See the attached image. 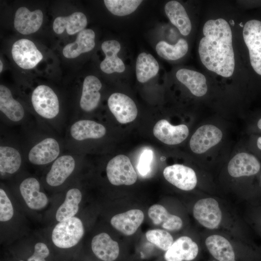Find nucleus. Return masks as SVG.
<instances>
[{"label": "nucleus", "instance_id": "1a4fd4ad", "mask_svg": "<svg viewBox=\"0 0 261 261\" xmlns=\"http://www.w3.org/2000/svg\"><path fill=\"white\" fill-rule=\"evenodd\" d=\"M110 111L118 122L126 124L133 121L138 114L137 107L133 100L122 93H114L108 100Z\"/></svg>", "mask_w": 261, "mask_h": 261}, {"label": "nucleus", "instance_id": "f03ea898", "mask_svg": "<svg viewBox=\"0 0 261 261\" xmlns=\"http://www.w3.org/2000/svg\"><path fill=\"white\" fill-rule=\"evenodd\" d=\"M84 234L82 221L73 217L59 222L53 229L52 240L58 247L68 248L78 244Z\"/></svg>", "mask_w": 261, "mask_h": 261}, {"label": "nucleus", "instance_id": "5701e85b", "mask_svg": "<svg viewBox=\"0 0 261 261\" xmlns=\"http://www.w3.org/2000/svg\"><path fill=\"white\" fill-rule=\"evenodd\" d=\"M104 126L90 120H80L74 123L70 128L72 137L77 141L99 139L106 133Z\"/></svg>", "mask_w": 261, "mask_h": 261}, {"label": "nucleus", "instance_id": "72a5a7b5", "mask_svg": "<svg viewBox=\"0 0 261 261\" xmlns=\"http://www.w3.org/2000/svg\"><path fill=\"white\" fill-rule=\"evenodd\" d=\"M141 0H104L107 9L117 16H125L133 12L141 3Z\"/></svg>", "mask_w": 261, "mask_h": 261}, {"label": "nucleus", "instance_id": "4c0bfd02", "mask_svg": "<svg viewBox=\"0 0 261 261\" xmlns=\"http://www.w3.org/2000/svg\"><path fill=\"white\" fill-rule=\"evenodd\" d=\"M49 250L43 243L39 242L35 244L33 254L28 258V261H46L45 259L48 256Z\"/></svg>", "mask_w": 261, "mask_h": 261}, {"label": "nucleus", "instance_id": "a19ab883", "mask_svg": "<svg viewBox=\"0 0 261 261\" xmlns=\"http://www.w3.org/2000/svg\"><path fill=\"white\" fill-rule=\"evenodd\" d=\"M0 72H1L2 70V68H3V64H2V63L1 62V60L0 61Z\"/></svg>", "mask_w": 261, "mask_h": 261}, {"label": "nucleus", "instance_id": "6e6552de", "mask_svg": "<svg viewBox=\"0 0 261 261\" xmlns=\"http://www.w3.org/2000/svg\"><path fill=\"white\" fill-rule=\"evenodd\" d=\"M223 134L216 126L207 124L199 127L191 136L189 146L192 152L203 154L220 142Z\"/></svg>", "mask_w": 261, "mask_h": 261}, {"label": "nucleus", "instance_id": "aec40b11", "mask_svg": "<svg viewBox=\"0 0 261 261\" xmlns=\"http://www.w3.org/2000/svg\"><path fill=\"white\" fill-rule=\"evenodd\" d=\"M206 247L210 255L218 261H236L233 246L222 236L215 234L205 241Z\"/></svg>", "mask_w": 261, "mask_h": 261}, {"label": "nucleus", "instance_id": "f8f14e48", "mask_svg": "<svg viewBox=\"0 0 261 261\" xmlns=\"http://www.w3.org/2000/svg\"><path fill=\"white\" fill-rule=\"evenodd\" d=\"M188 133V129L186 125L174 126L165 119L158 121L153 128L154 136L162 143L169 145L182 143L187 138Z\"/></svg>", "mask_w": 261, "mask_h": 261}, {"label": "nucleus", "instance_id": "ddd939ff", "mask_svg": "<svg viewBox=\"0 0 261 261\" xmlns=\"http://www.w3.org/2000/svg\"><path fill=\"white\" fill-rule=\"evenodd\" d=\"M227 168L231 176L239 177L257 174L260 170L261 164L254 155L241 152L235 155L230 160Z\"/></svg>", "mask_w": 261, "mask_h": 261}, {"label": "nucleus", "instance_id": "ea45409f", "mask_svg": "<svg viewBox=\"0 0 261 261\" xmlns=\"http://www.w3.org/2000/svg\"><path fill=\"white\" fill-rule=\"evenodd\" d=\"M257 126L259 128V129H260V130H261V118H260L259 121H258V123H257Z\"/></svg>", "mask_w": 261, "mask_h": 261}, {"label": "nucleus", "instance_id": "79ce46f5", "mask_svg": "<svg viewBox=\"0 0 261 261\" xmlns=\"http://www.w3.org/2000/svg\"><path fill=\"white\" fill-rule=\"evenodd\" d=\"M218 261L217 260H212V261Z\"/></svg>", "mask_w": 261, "mask_h": 261}, {"label": "nucleus", "instance_id": "20e7f679", "mask_svg": "<svg viewBox=\"0 0 261 261\" xmlns=\"http://www.w3.org/2000/svg\"><path fill=\"white\" fill-rule=\"evenodd\" d=\"M243 36L248 49L251 65L261 75V21L255 19L247 21Z\"/></svg>", "mask_w": 261, "mask_h": 261}, {"label": "nucleus", "instance_id": "412c9836", "mask_svg": "<svg viewBox=\"0 0 261 261\" xmlns=\"http://www.w3.org/2000/svg\"><path fill=\"white\" fill-rule=\"evenodd\" d=\"M120 48L119 43L116 40L106 41L102 44V49L105 55V58L100 64V68L103 72L111 74L125 71V65L117 56Z\"/></svg>", "mask_w": 261, "mask_h": 261}, {"label": "nucleus", "instance_id": "dca6fc26", "mask_svg": "<svg viewBox=\"0 0 261 261\" xmlns=\"http://www.w3.org/2000/svg\"><path fill=\"white\" fill-rule=\"evenodd\" d=\"M40 185L35 178L29 177L20 184V193L28 207L33 210H40L48 203L46 195L40 191Z\"/></svg>", "mask_w": 261, "mask_h": 261}, {"label": "nucleus", "instance_id": "7c9ffc66", "mask_svg": "<svg viewBox=\"0 0 261 261\" xmlns=\"http://www.w3.org/2000/svg\"><path fill=\"white\" fill-rule=\"evenodd\" d=\"M159 70V64L152 55L145 52L138 55L136 64V74L139 82H147L157 75Z\"/></svg>", "mask_w": 261, "mask_h": 261}, {"label": "nucleus", "instance_id": "0eeeda50", "mask_svg": "<svg viewBox=\"0 0 261 261\" xmlns=\"http://www.w3.org/2000/svg\"><path fill=\"white\" fill-rule=\"evenodd\" d=\"M12 54L14 62L24 69L33 68L43 58L34 44L26 39L17 40L13 44Z\"/></svg>", "mask_w": 261, "mask_h": 261}, {"label": "nucleus", "instance_id": "37998d69", "mask_svg": "<svg viewBox=\"0 0 261 261\" xmlns=\"http://www.w3.org/2000/svg\"></svg>", "mask_w": 261, "mask_h": 261}, {"label": "nucleus", "instance_id": "393cba45", "mask_svg": "<svg viewBox=\"0 0 261 261\" xmlns=\"http://www.w3.org/2000/svg\"><path fill=\"white\" fill-rule=\"evenodd\" d=\"M176 77L193 95L201 97L206 93V80L202 73L187 69H181L176 72Z\"/></svg>", "mask_w": 261, "mask_h": 261}, {"label": "nucleus", "instance_id": "f704fd0d", "mask_svg": "<svg viewBox=\"0 0 261 261\" xmlns=\"http://www.w3.org/2000/svg\"><path fill=\"white\" fill-rule=\"evenodd\" d=\"M145 236L149 242L165 252L174 243L173 238L170 233L161 229L149 230L146 232Z\"/></svg>", "mask_w": 261, "mask_h": 261}, {"label": "nucleus", "instance_id": "4be33fe9", "mask_svg": "<svg viewBox=\"0 0 261 261\" xmlns=\"http://www.w3.org/2000/svg\"><path fill=\"white\" fill-rule=\"evenodd\" d=\"M102 87L101 81L95 76L88 75L85 78L80 101V107L84 111L90 112L97 107L101 98L99 90Z\"/></svg>", "mask_w": 261, "mask_h": 261}, {"label": "nucleus", "instance_id": "bb28decb", "mask_svg": "<svg viewBox=\"0 0 261 261\" xmlns=\"http://www.w3.org/2000/svg\"><path fill=\"white\" fill-rule=\"evenodd\" d=\"M87 18L81 12H75L68 16H58L55 19L53 28L55 33L61 34L65 29L69 35H73L85 29Z\"/></svg>", "mask_w": 261, "mask_h": 261}, {"label": "nucleus", "instance_id": "f257e3e1", "mask_svg": "<svg viewBox=\"0 0 261 261\" xmlns=\"http://www.w3.org/2000/svg\"><path fill=\"white\" fill-rule=\"evenodd\" d=\"M200 41L201 60L209 70L224 77L231 76L234 70L232 32L228 22L220 18L208 20L203 27Z\"/></svg>", "mask_w": 261, "mask_h": 261}, {"label": "nucleus", "instance_id": "e433bc0d", "mask_svg": "<svg viewBox=\"0 0 261 261\" xmlns=\"http://www.w3.org/2000/svg\"><path fill=\"white\" fill-rule=\"evenodd\" d=\"M153 158V152L152 150L146 149L143 151L137 165L138 171L141 175L145 176L149 173Z\"/></svg>", "mask_w": 261, "mask_h": 261}, {"label": "nucleus", "instance_id": "a878e982", "mask_svg": "<svg viewBox=\"0 0 261 261\" xmlns=\"http://www.w3.org/2000/svg\"><path fill=\"white\" fill-rule=\"evenodd\" d=\"M166 14L171 23L184 36L188 35L191 30L189 17L181 4L175 0L168 2L164 7Z\"/></svg>", "mask_w": 261, "mask_h": 261}, {"label": "nucleus", "instance_id": "58836bf2", "mask_svg": "<svg viewBox=\"0 0 261 261\" xmlns=\"http://www.w3.org/2000/svg\"><path fill=\"white\" fill-rule=\"evenodd\" d=\"M257 145L258 147L261 150V137L258 138L257 141Z\"/></svg>", "mask_w": 261, "mask_h": 261}, {"label": "nucleus", "instance_id": "c756f323", "mask_svg": "<svg viewBox=\"0 0 261 261\" xmlns=\"http://www.w3.org/2000/svg\"><path fill=\"white\" fill-rule=\"evenodd\" d=\"M81 200L82 193L78 188L69 189L67 192L63 203L57 211L56 220L61 222L73 217L78 211L79 204Z\"/></svg>", "mask_w": 261, "mask_h": 261}, {"label": "nucleus", "instance_id": "a211bd4d", "mask_svg": "<svg viewBox=\"0 0 261 261\" xmlns=\"http://www.w3.org/2000/svg\"><path fill=\"white\" fill-rule=\"evenodd\" d=\"M75 166V160L72 156L63 155L58 158L46 175L47 183L52 187L61 185L72 174Z\"/></svg>", "mask_w": 261, "mask_h": 261}, {"label": "nucleus", "instance_id": "c85d7f7f", "mask_svg": "<svg viewBox=\"0 0 261 261\" xmlns=\"http://www.w3.org/2000/svg\"><path fill=\"white\" fill-rule=\"evenodd\" d=\"M0 110L14 122L21 120L25 114L22 105L13 98L10 90L2 85L0 86Z\"/></svg>", "mask_w": 261, "mask_h": 261}, {"label": "nucleus", "instance_id": "423d86ee", "mask_svg": "<svg viewBox=\"0 0 261 261\" xmlns=\"http://www.w3.org/2000/svg\"><path fill=\"white\" fill-rule=\"evenodd\" d=\"M193 214L200 224L209 229L218 228L221 223L222 213L219 204L212 198L198 201L194 205Z\"/></svg>", "mask_w": 261, "mask_h": 261}, {"label": "nucleus", "instance_id": "9d476101", "mask_svg": "<svg viewBox=\"0 0 261 261\" xmlns=\"http://www.w3.org/2000/svg\"><path fill=\"white\" fill-rule=\"evenodd\" d=\"M163 174L169 183L183 190L193 189L197 183L194 171L182 164H175L168 166L164 169Z\"/></svg>", "mask_w": 261, "mask_h": 261}, {"label": "nucleus", "instance_id": "9b49d317", "mask_svg": "<svg viewBox=\"0 0 261 261\" xmlns=\"http://www.w3.org/2000/svg\"><path fill=\"white\" fill-rule=\"evenodd\" d=\"M199 253V247L190 237L183 236L176 239L165 252V261H194Z\"/></svg>", "mask_w": 261, "mask_h": 261}, {"label": "nucleus", "instance_id": "39448f33", "mask_svg": "<svg viewBox=\"0 0 261 261\" xmlns=\"http://www.w3.org/2000/svg\"><path fill=\"white\" fill-rule=\"evenodd\" d=\"M31 102L35 111L45 118H53L59 113L58 97L47 86L40 85L35 88L32 94Z\"/></svg>", "mask_w": 261, "mask_h": 261}, {"label": "nucleus", "instance_id": "2f4dec72", "mask_svg": "<svg viewBox=\"0 0 261 261\" xmlns=\"http://www.w3.org/2000/svg\"><path fill=\"white\" fill-rule=\"evenodd\" d=\"M21 164V157L15 148L8 146H0L1 174L15 173L19 169Z\"/></svg>", "mask_w": 261, "mask_h": 261}, {"label": "nucleus", "instance_id": "7ed1b4c3", "mask_svg": "<svg viewBox=\"0 0 261 261\" xmlns=\"http://www.w3.org/2000/svg\"><path fill=\"white\" fill-rule=\"evenodd\" d=\"M106 174L109 182L116 186L131 185L137 178L130 159L124 155H117L108 162Z\"/></svg>", "mask_w": 261, "mask_h": 261}, {"label": "nucleus", "instance_id": "473e14b6", "mask_svg": "<svg viewBox=\"0 0 261 261\" xmlns=\"http://www.w3.org/2000/svg\"><path fill=\"white\" fill-rule=\"evenodd\" d=\"M156 50L161 58L167 60H175L186 54L188 50V44L184 39H179L174 45L162 41L157 44Z\"/></svg>", "mask_w": 261, "mask_h": 261}, {"label": "nucleus", "instance_id": "4468645a", "mask_svg": "<svg viewBox=\"0 0 261 261\" xmlns=\"http://www.w3.org/2000/svg\"><path fill=\"white\" fill-rule=\"evenodd\" d=\"M59 152V145L57 141L52 138H47L30 150L28 159L32 164L44 165L55 160Z\"/></svg>", "mask_w": 261, "mask_h": 261}, {"label": "nucleus", "instance_id": "6ab92c4d", "mask_svg": "<svg viewBox=\"0 0 261 261\" xmlns=\"http://www.w3.org/2000/svg\"><path fill=\"white\" fill-rule=\"evenodd\" d=\"M144 214L140 210L131 209L117 214L111 219L112 226L126 235L134 233L143 221Z\"/></svg>", "mask_w": 261, "mask_h": 261}, {"label": "nucleus", "instance_id": "c9c22d12", "mask_svg": "<svg viewBox=\"0 0 261 261\" xmlns=\"http://www.w3.org/2000/svg\"><path fill=\"white\" fill-rule=\"evenodd\" d=\"M14 215V209L11 201L4 190L0 189V220L5 222L10 220Z\"/></svg>", "mask_w": 261, "mask_h": 261}, {"label": "nucleus", "instance_id": "2eb2a0df", "mask_svg": "<svg viewBox=\"0 0 261 261\" xmlns=\"http://www.w3.org/2000/svg\"><path fill=\"white\" fill-rule=\"evenodd\" d=\"M43 20V14L41 10L30 11L25 7L18 8L14 19L15 29L22 34H29L37 31Z\"/></svg>", "mask_w": 261, "mask_h": 261}, {"label": "nucleus", "instance_id": "f3484780", "mask_svg": "<svg viewBox=\"0 0 261 261\" xmlns=\"http://www.w3.org/2000/svg\"><path fill=\"white\" fill-rule=\"evenodd\" d=\"M91 249L95 256L102 261H115L119 255L118 244L106 233L95 235L91 241Z\"/></svg>", "mask_w": 261, "mask_h": 261}, {"label": "nucleus", "instance_id": "cd10ccee", "mask_svg": "<svg viewBox=\"0 0 261 261\" xmlns=\"http://www.w3.org/2000/svg\"><path fill=\"white\" fill-rule=\"evenodd\" d=\"M148 215L155 225L161 226L163 228L169 231H178L183 225L180 218L170 214L160 204L152 205L148 209Z\"/></svg>", "mask_w": 261, "mask_h": 261}, {"label": "nucleus", "instance_id": "b1692460", "mask_svg": "<svg viewBox=\"0 0 261 261\" xmlns=\"http://www.w3.org/2000/svg\"><path fill=\"white\" fill-rule=\"evenodd\" d=\"M95 33L91 29H85L79 32L75 41L67 44L64 47V56L68 58H73L91 51L95 45Z\"/></svg>", "mask_w": 261, "mask_h": 261}]
</instances>
